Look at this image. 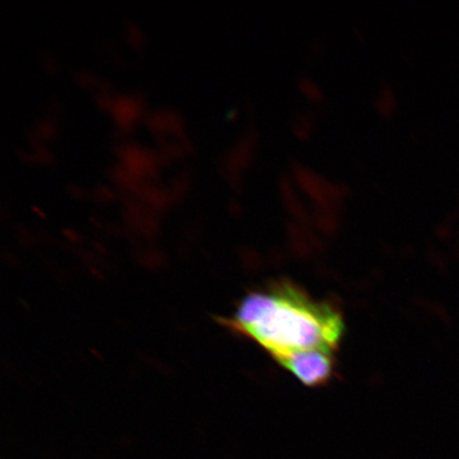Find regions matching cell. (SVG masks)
I'll use <instances>...</instances> for the list:
<instances>
[{
    "label": "cell",
    "instance_id": "3957f363",
    "mask_svg": "<svg viewBox=\"0 0 459 459\" xmlns=\"http://www.w3.org/2000/svg\"><path fill=\"white\" fill-rule=\"evenodd\" d=\"M302 89L304 91V93H306L309 97H313V99H317V95H319L317 88H316L313 82H309L308 79L304 80Z\"/></svg>",
    "mask_w": 459,
    "mask_h": 459
},
{
    "label": "cell",
    "instance_id": "7a4b0ae2",
    "mask_svg": "<svg viewBox=\"0 0 459 459\" xmlns=\"http://www.w3.org/2000/svg\"><path fill=\"white\" fill-rule=\"evenodd\" d=\"M278 363L308 387L324 386L335 375L334 354L323 351L303 352Z\"/></svg>",
    "mask_w": 459,
    "mask_h": 459
},
{
    "label": "cell",
    "instance_id": "6da1fadb",
    "mask_svg": "<svg viewBox=\"0 0 459 459\" xmlns=\"http://www.w3.org/2000/svg\"><path fill=\"white\" fill-rule=\"evenodd\" d=\"M217 321L277 361L303 352L334 354L344 333L338 308L315 299L290 281H274L248 292L230 317Z\"/></svg>",
    "mask_w": 459,
    "mask_h": 459
}]
</instances>
